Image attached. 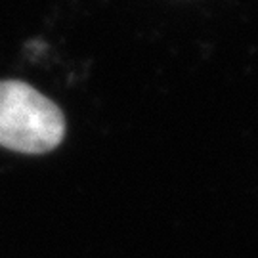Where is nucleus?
<instances>
[{
	"mask_svg": "<svg viewBox=\"0 0 258 258\" xmlns=\"http://www.w3.org/2000/svg\"><path fill=\"white\" fill-rule=\"evenodd\" d=\"M65 117L50 98L23 81H0V146L29 155L55 149Z\"/></svg>",
	"mask_w": 258,
	"mask_h": 258,
	"instance_id": "f257e3e1",
	"label": "nucleus"
}]
</instances>
